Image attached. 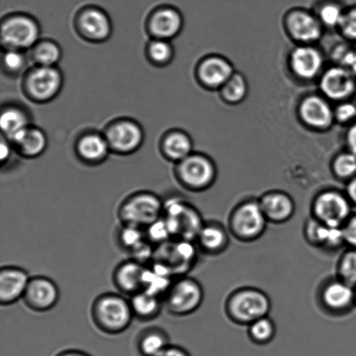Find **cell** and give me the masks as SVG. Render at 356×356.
Masks as SVG:
<instances>
[{
    "label": "cell",
    "instance_id": "29",
    "mask_svg": "<svg viewBox=\"0 0 356 356\" xmlns=\"http://www.w3.org/2000/svg\"><path fill=\"white\" fill-rule=\"evenodd\" d=\"M248 90L249 86L245 76L240 72H234L228 81L220 88V93L226 103L237 104L245 99Z\"/></svg>",
    "mask_w": 356,
    "mask_h": 356
},
{
    "label": "cell",
    "instance_id": "44",
    "mask_svg": "<svg viewBox=\"0 0 356 356\" xmlns=\"http://www.w3.org/2000/svg\"><path fill=\"white\" fill-rule=\"evenodd\" d=\"M341 229H343L344 243L356 248V216L348 218Z\"/></svg>",
    "mask_w": 356,
    "mask_h": 356
},
{
    "label": "cell",
    "instance_id": "23",
    "mask_svg": "<svg viewBox=\"0 0 356 356\" xmlns=\"http://www.w3.org/2000/svg\"><path fill=\"white\" fill-rule=\"evenodd\" d=\"M130 302L134 318L142 322H151L160 316L163 299L146 291H140L130 298Z\"/></svg>",
    "mask_w": 356,
    "mask_h": 356
},
{
    "label": "cell",
    "instance_id": "42",
    "mask_svg": "<svg viewBox=\"0 0 356 356\" xmlns=\"http://www.w3.org/2000/svg\"><path fill=\"white\" fill-rule=\"evenodd\" d=\"M334 120L339 123H347L356 116V106L351 103L340 104L334 111Z\"/></svg>",
    "mask_w": 356,
    "mask_h": 356
},
{
    "label": "cell",
    "instance_id": "16",
    "mask_svg": "<svg viewBox=\"0 0 356 356\" xmlns=\"http://www.w3.org/2000/svg\"><path fill=\"white\" fill-rule=\"evenodd\" d=\"M37 24L26 17H15L3 24L2 38L3 43L15 49L27 48L36 41Z\"/></svg>",
    "mask_w": 356,
    "mask_h": 356
},
{
    "label": "cell",
    "instance_id": "30",
    "mask_svg": "<svg viewBox=\"0 0 356 356\" xmlns=\"http://www.w3.org/2000/svg\"><path fill=\"white\" fill-rule=\"evenodd\" d=\"M28 156H36L43 152L45 138L40 131L26 129L13 139Z\"/></svg>",
    "mask_w": 356,
    "mask_h": 356
},
{
    "label": "cell",
    "instance_id": "40",
    "mask_svg": "<svg viewBox=\"0 0 356 356\" xmlns=\"http://www.w3.org/2000/svg\"><path fill=\"white\" fill-rule=\"evenodd\" d=\"M59 57H60V51L54 44L51 43L40 44L35 52V58L43 66H51L55 64Z\"/></svg>",
    "mask_w": 356,
    "mask_h": 356
},
{
    "label": "cell",
    "instance_id": "15",
    "mask_svg": "<svg viewBox=\"0 0 356 356\" xmlns=\"http://www.w3.org/2000/svg\"><path fill=\"white\" fill-rule=\"evenodd\" d=\"M320 88L327 99L343 100L354 93L355 79L346 68L337 66L327 70L321 76Z\"/></svg>",
    "mask_w": 356,
    "mask_h": 356
},
{
    "label": "cell",
    "instance_id": "1",
    "mask_svg": "<svg viewBox=\"0 0 356 356\" xmlns=\"http://www.w3.org/2000/svg\"><path fill=\"white\" fill-rule=\"evenodd\" d=\"M90 313L97 329L113 336L127 331L134 319L130 300L116 293H104L97 296Z\"/></svg>",
    "mask_w": 356,
    "mask_h": 356
},
{
    "label": "cell",
    "instance_id": "24",
    "mask_svg": "<svg viewBox=\"0 0 356 356\" xmlns=\"http://www.w3.org/2000/svg\"><path fill=\"white\" fill-rule=\"evenodd\" d=\"M142 140V132L137 125L122 123L115 125L108 134V141L114 149L122 152L134 151Z\"/></svg>",
    "mask_w": 356,
    "mask_h": 356
},
{
    "label": "cell",
    "instance_id": "34",
    "mask_svg": "<svg viewBox=\"0 0 356 356\" xmlns=\"http://www.w3.org/2000/svg\"><path fill=\"white\" fill-rule=\"evenodd\" d=\"M192 144L191 139L183 134H173L165 142V149L170 159L181 160L188 158L191 152Z\"/></svg>",
    "mask_w": 356,
    "mask_h": 356
},
{
    "label": "cell",
    "instance_id": "17",
    "mask_svg": "<svg viewBox=\"0 0 356 356\" xmlns=\"http://www.w3.org/2000/svg\"><path fill=\"white\" fill-rule=\"evenodd\" d=\"M289 64L296 76L309 80L319 74L323 58L316 48L309 44H302L292 51Z\"/></svg>",
    "mask_w": 356,
    "mask_h": 356
},
{
    "label": "cell",
    "instance_id": "3",
    "mask_svg": "<svg viewBox=\"0 0 356 356\" xmlns=\"http://www.w3.org/2000/svg\"><path fill=\"white\" fill-rule=\"evenodd\" d=\"M163 219L172 239L191 241L197 239L204 223L193 206L181 199H170L165 202Z\"/></svg>",
    "mask_w": 356,
    "mask_h": 356
},
{
    "label": "cell",
    "instance_id": "7",
    "mask_svg": "<svg viewBox=\"0 0 356 356\" xmlns=\"http://www.w3.org/2000/svg\"><path fill=\"white\" fill-rule=\"evenodd\" d=\"M314 218L330 227H343L350 218V204L347 197L334 191L317 195L313 202Z\"/></svg>",
    "mask_w": 356,
    "mask_h": 356
},
{
    "label": "cell",
    "instance_id": "14",
    "mask_svg": "<svg viewBox=\"0 0 356 356\" xmlns=\"http://www.w3.org/2000/svg\"><path fill=\"white\" fill-rule=\"evenodd\" d=\"M146 266L147 265L138 263L131 258L118 265L113 271V280L120 294L131 298L143 291Z\"/></svg>",
    "mask_w": 356,
    "mask_h": 356
},
{
    "label": "cell",
    "instance_id": "8",
    "mask_svg": "<svg viewBox=\"0 0 356 356\" xmlns=\"http://www.w3.org/2000/svg\"><path fill=\"white\" fill-rule=\"evenodd\" d=\"M195 258V250L191 241L170 239L155 248L156 261L168 268L174 277L180 275L192 266Z\"/></svg>",
    "mask_w": 356,
    "mask_h": 356
},
{
    "label": "cell",
    "instance_id": "48",
    "mask_svg": "<svg viewBox=\"0 0 356 356\" xmlns=\"http://www.w3.org/2000/svg\"><path fill=\"white\" fill-rule=\"evenodd\" d=\"M347 194L348 198L356 204V177H354L353 179L350 181V184H348Z\"/></svg>",
    "mask_w": 356,
    "mask_h": 356
},
{
    "label": "cell",
    "instance_id": "47",
    "mask_svg": "<svg viewBox=\"0 0 356 356\" xmlns=\"http://www.w3.org/2000/svg\"><path fill=\"white\" fill-rule=\"evenodd\" d=\"M347 143L350 152L356 155V124L350 129L347 134Z\"/></svg>",
    "mask_w": 356,
    "mask_h": 356
},
{
    "label": "cell",
    "instance_id": "33",
    "mask_svg": "<svg viewBox=\"0 0 356 356\" xmlns=\"http://www.w3.org/2000/svg\"><path fill=\"white\" fill-rule=\"evenodd\" d=\"M146 239L145 229L136 227L122 225L118 234V242L125 252L131 254L137 249Z\"/></svg>",
    "mask_w": 356,
    "mask_h": 356
},
{
    "label": "cell",
    "instance_id": "41",
    "mask_svg": "<svg viewBox=\"0 0 356 356\" xmlns=\"http://www.w3.org/2000/svg\"><path fill=\"white\" fill-rule=\"evenodd\" d=\"M339 29L345 37L356 40V8L345 10Z\"/></svg>",
    "mask_w": 356,
    "mask_h": 356
},
{
    "label": "cell",
    "instance_id": "39",
    "mask_svg": "<svg viewBox=\"0 0 356 356\" xmlns=\"http://www.w3.org/2000/svg\"><path fill=\"white\" fill-rule=\"evenodd\" d=\"M146 239L152 244L153 246L158 247L165 243L167 241L172 239L168 227L163 218L152 223L151 226L145 229Z\"/></svg>",
    "mask_w": 356,
    "mask_h": 356
},
{
    "label": "cell",
    "instance_id": "49",
    "mask_svg": "<svg viewBox=\"0 0 356 356\" xmlns=\"http://www.w3.org/2000/svg\"><path fill=\"white\" fill-rule=\"evenodd\" d=\"M55 356H92L87 354L86 352H83L78 350H67L59 352L58 354Z\"/></svg>",
    "mask_w": 356,
    "mask_h": 356
},
{
    "label": "cell",
    "instance_id": "6",
    "mask_svg": "<svg viewBox=\"0 0 356 356\" xmlns=\"http://www.w3.org/2000/svg\"><path fill=\"white\" fill-rule=\"evenodd\" d=\"M268 219L259 202L246 201L237 206L230 216V229L234 236L243 241H253L263 235Z\"/></svg>",
    "mask_w": 356,
    "mask_h": 356
},
{
    "label": "cell",
    "instance_id": "43",
    "mask_svg": "<svg viewBox=\"0 0 356 356\" xmlns=\"http://www.w3.org/2000/svg\"><path fill=\"white\" fill-rule=\"evenodd\" d=\"M149 52H151L152 58L160 63L168 60L172 54L170 45L163 41H156L152 44Z\"/></svg>",
    "mask_w": 356,
    "mask_h": 356
},
{
    "label": "cell",
    "instance_id": "18",
    "mask_svg": "<svg viewBox=\"0 0 356 356\" xmlns=\"http://www.w3.org/2000/svg\"><path fill=\"white\" fill-rule=\"evenodd\" d=\"M259 204L268 221L287 222L294 215L296 205L291 195L281 191H272L263 195Z\"/></svg>",
    "mask_w": 356,
    "mask_h": 356
},
{
    "label": "cell",
    "instance_id": "50",
    "mask_svg": "<svg viewBox=\"0 0 356 356\" xmlns=\"http://www.w3.org/2000/svg\"><path fill=\"white\" fill-rule=\"evenodd\" d=\"M0 152H1V159L2 161L5 160L7 156L9 155V148L8 146H7L5 144L1 145V149H0Z\"/></svg>",
    "mask_w": 356,
    "mask_h": 356
},
{
    "label": "cell",
    "instance_id": "22",
    "mask_svg": "<svg viewBox=\"0 0 356 356\" xmlns=\"http://www.w3.org/2000/svg\"><path fill=\"white\" fill-rule=\"evenodd\" d=\"M61 78L58 71L51 66L36 70L29 79V89L37 99H47L55 95L60 86Z\"/></svg>",
    "mask_w": 356,
    "mask_h": 356
},
{
    "label": "cell",
    "instance_id": "25",
    "mask_svg": "<svg viewBox=\"0 0 356 356\" xmlns=\"http://www.w3.org/2000/svg\"><path fill=\"white\" fill-rule=\"evenodd\" d=\"M170 345L168 334L159 327L143 330L137 340L138 351L141 356H158Z\"/></svg>",
    "mask_w": 356,
    "mask_h": 356
},
{
    "label": "cell",
    "instance_id": "37",
    "mask_svg": "<svg viewBox=\"0 0 356 356\" xmlns=\"http://www.w3.org/2000/svg\"><path fill=\"white\" fill-rule=\"evenodd\" d=\"M333 172L340 179L353 177L356 173V155L352 152L341 153L334 159Z\"/></svg>",
    "mask_w": 356,
    "mask_h": 356
},
{
    "label": "cell",
    "instance_id": "11",
    "mask_svg": "<svg viewBox=\"0 0 356 356\" xmlns=\"http://www.w3.org/2000/svg\"><path fill=\"white\" fill-rule=\"evenodd\" d=\"M285 24L291 36L303 44L318 41L323 35V24L318 17L306 10H291L286 15Z\"/></svg>",
    "mask_w": 356,
    "mask_h": 356
},
{
    "label": "cell",
    "instance_id": "9",
    "mask_svg": "<svg viewBox=\"0 0 356 356\" xmlns=\"http://www.w3.org/2000/svg\"><path fill=\"white\" fill-rule=\"evenodd\" d=\"M216 170L214 163L206 156H188L181 162L177 170L180 183L188 190L201 191L214 183Z\"/></svg>",
    "mask_w": 356,
    "mask_h": 356
},
{
    "label": "cell",
    "instance_id": "10",
    "mask_svg": "<svg viewBox=\"0 0 356 356\" xmlns=\"http://www.w3.org/2000/svg\"><path fill=\"white\" fill-rule=\"evenodd\" d=\"M60 291L54 280L44 275L31 277L23 301L35 312H47L58 305Z\"/></svg>",
    "mask_w": 356,
    "mask_h": 356
},
{
    "label": "cell",
    "instance_id": "32",
    "mask_svg": "<svg viewBox=\"0 0 356 356\" xmlns=\"http://www.w3.org/2000/svg\"><path fill=\"white\" fill-rule=\"evenodd\" d=\"M275 334V323L268 316L254 321L249 325L250 338L257 344L264 345L270 343Z\"/></svg>",
    "mask_w": 356,
    "mask_h": 356
},
{
    "label": "cell",
    "instance_id": "27",
    "mask_svg": "<svg viewBox=\"0 0 356 356\" xmlns=\"http://www.w3.org/2000/svg\"><path fill=\"white\" fill-rule=\"evenodd\" d=\"M199 246L205 252H221L228 245L229 238L225 229L216 223L204 225L197 237Z\"/></svg>",
    "mask_w": 356,
    "mask_h": 356
},
{
    "label": "cell",
    "instance_id": "21",
    "mask_svg": "<svg viewBox=\"0 0 356 356\" xmlns=\"http://www.w3.org/2000/svg\"><path fill=\"white\" fill-rule=\"evenodd\" d=\"M322 301L327 309L341 312L352 305L355 300L354 287L347 282L338 280L329 282L322 291Z\"/></svg>",
    "mask_w": 356,
    "mask_h": 356
},
{
    "label": "cell",
    "instance_id": "19",
    "mask_svg": "<svg viewBox=\"0 0 356 356\" xmlns=\"http://www.w3.org/2000/svg\"><path fill=\"white\" fill-rule=\"evenodd\" d=\"M232 63L220 56H211L202 61L198 75L204 85L211 88H221L234 74Z\"/></svg>",
    "mask_w": 356,
    "mask_h": 356
},
{
    "label": "cell",
    "instance_id": "12",
    "mask_svg": "<svg viewBox=\"0 0 356 356\" xmlns=\"http://www.w3.org/2000/svg\"><path fill=\"white\" fill-rule=\"evenodd\" d=\"M31 277L23 268L3 266L0 270V303L9 306L23 300Z\"/></svg>",
    "mask_w": 356,
    "mask_h": 356
},
{
    "label": "cell",
    "instance_id": "4",
    "mask_svg": "<svg viewBox=\"0 0 356 356\" xmlns=\"http://www.w3.org/2000/svg\"><path fill=\"white\" fill-rule=\"evenodd\" d=\"M271 308L270 298L256 289H243L233 293L227 302V312L235 322L248 324L267 316Z\"/></svg>",
    "mask_w": 356,
    "mask_h": 356
},
{
    "label": "cell",
    "instance_id": "2",
    "mask_svg": "<svg viewBox=\"0 0 356 356\" xmlns=\"http://www.w3.org/2000/svg\"><path fill=\"white\" fill-rule=\"evenodd\" d=\"M165 202L149 191L137 192L124 199L118 209L122 225L145 229L163 218Z\"/></svg>",
    "mask_w": 356,
    "mask_h": 356
},
{
    "label": "cell",
    "instance_id": "13",
    "mask_svg": "<svg viewBox=\"0 0 356 356\" xmlns=\"http://www.w3.org/2000/svg\"><path fill=\"white\" fill-rule=\"evenodd\" d=\"M298 113L303 123L316 130H326L334 121L332 108L319 96L306 97L300 104Z\"/></svg>",
    "mask_w": 356,
    "mask_h": 356
},
{
    "label": "cell",
    "instance_id": "35",
    "mask_svg": "<svg viewBox=\"0 0 356 356\" xmlns=\"http://www.w3.org/2000/svg\"><path fill=\"white\" fill-rule=\"evenodd\" d=\"M0 125L2 131L13 140L19 132L27 128L26 118L19 111L7 110L2 114Z\"/></svg>",
    "mask_w": 356,
    "mask_h": 356
},
{
    "label": "cell",
    "instance_id": "20",
    "mask_svg": "<svg viewBox=\"0 0 356 356\" xmlns=\"http://www.w3.org/2000/svg\"><path fill=\"white\" fill-rule=\"evenodd\" d=\"M305 237L314 246L336 249L344 243L341 227H330L316 218L309 220L305 226Z\"/></svg>",
    "mask_w": 356,
    "mask_h": 356
},
{
    "label": "cell",
    "instance_id": "45",
    "mask_svg": "<svg viewBox=\"0 0 356 356\" xmlns=\"http://www.w3.org/2000/svg\"><path fill=\"white\" fill-rule=\"evenodd\" d=\"M5 64L7 68L17 71L24 65L23 56L16 51H9L5 56Z\"/></svg>",
    "mask_w": 356,
    "mask_h": 356
},
{
    "label": "cell",
    "instance_id": "31",
    "mask_svg": "<svg viewBox=\"0 0 356 356\" xmlns=\"http://www.w3.org/2000/svg\"><path fill=\"white\" fill-rule=\"evenodd\" d=\"M107 151V142L99 136H87L79 144V152L81 156L88 161L102 160L106 156Z\"/></svg>",
    "mask_w": 356,
    "mask_h": 356
},
{
    "label": "cell",
    "instance_id": "36",
    "mask_svg": "<svg viewBox=\"0 0 356 356\" xmlns=\"http://www.w3.org/2000/svg\"><path fill=\"white\" fill-rule=\"evenodd\" d=\"M344 13L345 10L341 8L340 3L329 1L319 7L318 14L316 16L323 26L339 27Z\"/></svg>",
    "mask_w": 356,
    "mask_h": 356
},
{
    "label": "cell",
    "instance_id": "46",
    "mask_svg": "<svg viewBox=\"0 0 356 356\" xmlns=\"http://www.w3.org/2000/svg\"><path fill=\"white\" fill-rule=\"evenodd\" d=\"M158 356H191V355L184 348L177 346V345H170Z\"/></svg>",
    "mask_w": 356,
    "mask_h": 356
},
{
    "label": "cell",
    "instance_id": "38",
    "mask_svg": "<svg viewBox=\"0 0 356 356\" xmlns=\"http://www.w3.org/2000/svg\"><path fill=\"white\" fill-rule=\"evenodd\" d=\"M339 279L352 287H356V250L348 251L338 264Z\"/></svg>",
    "mask_w": 356,
    "mask_h": 356
},
{
    "label": "cell",
    "instance_id": "28",
    "mask_svg": "<svg viewBox=\"0 0 356 356\" xmlns=\"http://www.w3.org/2000/svg\"><path fill=\"white\" fill-rule=\"evenodd\" d=\"M80 24L83 31L93 38H104L110 33V21L101 10L92 8L86 10L81 16Z\"/></svg>",
    "mask_w": 356,
    "mask_h": 356
},
{
    "label": "cell",
    "instance_id": "5",
    "mask_svg": "<svg viewBox=\"0 0 356 356\" xmlns=\"http://www.w3.org/2000/svg\"><path fill=\"white\" fill-rule=\"evenodd\" d=\"M204 300V291L193 278L176 279L163 298V305L170 315L185 316L197 312Z\"/></svg>",
    "mask_w": 356,
    "mask_h": 356
},
{
    "label": "cell",
    "instance_id": "26",
    "mask_svg": "<svg viewBox=\"0 0 356 356\" xmlns=\"http://www.w3.org/2000/svg\"><path fill=\"white\" fill-rule=\"evenodd\" d=\"M181 17L175 9L167 7L159 10L154 14L152 21V29L156 36L170 38L180 31Z\"/></svg>",
    "mask_w": 356,
    "mask_h": 356
},
{
    "label": "cell",
    "instance_id": "51",
    "mask_svg": "<svg viewBox=\"0 0 356 356\" xmlns=\"http://www.w3.org/2000/svg\"><path fill=\"white\" fill-rule=\"evenodd\" d=\"M350 67L356 73V54L354 56L353 61H352Z\"/></svg>",
    "mask_w": 356,
    "mask_h": 356
}]
</instances>
